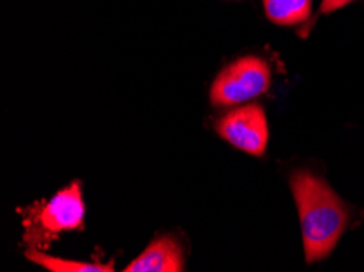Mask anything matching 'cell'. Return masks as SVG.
I'll use <instances>...</instances> for the list:
<instances>
[{"label": "cell", "mask_w": 364, "mask_h": 272, "mask_svg": "<svg viewBox=\"0 0 364 272\" xmlns=\"http://www.w3.org/2000/svg\"><path fill=\"white\" fill-rule=\"evenodd\" d=\"M291 191L299 212L307 264L325 259L346 230L350 214L328 183L307 170L291 176Z\"/></svg>", "instance_id": "1"}, {"label": "cell", "mask_w": 364, "mask_h": 272, "mask_svg": "<svg viewBox=\"0 0 364 272\" xmlns=\"http://www.w3.org/2000/svg\"><path fill=\"white\" fill-rule=\"evenodd\" d=\"M269 82L272 70L267 60L257 55H245L219 72L209 98L214 107H232L263 95Z\"/></svg>", "instance_id": "2"}, {"label": "cell", "mask_w": 364, "mask_h": 272, "mask_svg": "<svg viewBox=\"0 0 364 272\" xmlns=\"http://www.w3.org/2000/svg\"><path fill=\"white\" fill-rule=\"evenodd\" d=\"M219 136L242 152L262 157L268 146V121L260 104L232 109L218 121Z\"/></svg>", "instance_id": "3"}, {"label": "cell", "mask_w": 364, "mask_h": 272, "mask_svg": "<svg viewBox=\"0 0 364 272\" xmlns=\"http://www.w3.org/2000/svg\"><path fill=\"white\" fill-rule=\"evenodd\" d=\"M85 204L79 183L60 190L41 207L35 219V240L48 241L60 232L79 229L84 222Z\"/></svg>", "instance_id": "4"}, {"label": "cell", "mask_w": 364, "mask_h": 272, "mask_svg": "<svg viewBox=\"0 0 364 272\" xmlns=\"http://www.w3.org/2000/svg\"><path fill=\"white\" fill-rule=\"evenodd\" d=\"M126 272H180L183 271V251L173 236L154 240L134 261L126 266Z\"/></svg>", "instance_id": "5"}, {"label": "cell", "mask_w": 364, "mask_h": 272, "mask_svg": "<svg viewBox=\"0 0 364 272\" xmlns=\"http://www.w3.org/2000/svg\"><path fill=\"white\" fill-rule=\"evenodd\" d=\"M263 7L273 23L292 26L311 16L312 0H263Z\"/></svg>", "instance_id": "6"}, {"label": "cell", "mask_w": 364, "mask_h": 272, "mask_svg": "<svg viewBox=\"0 0 364 272\" xmlns=\"http://www.w3.org/2000/svg\"><path fill=\"white\" fill-rule=\"evenodd\" d=\"M26 258L35 264H40L51 272H112L114 271V263L109 261L107 264L100 263H82V261L60 259L56 256H49L46 253H41L40 249L31 248L26 251Z\"/></svg>", "instance_id": "7"}, {"label": "cell", "mask_w": 364, "mask_h": 272, "mask_svg": "<svg viewBox=\"0 0 364 272\" xmlns=\"http://www.w3.org/2000/svg\"><path fill=\"white\" fill-rule=\"evenodd\" d=\"M355 0H322L321 5V13H332L335 10L343 9L345 5H348Z\"/></svg>", "instance_id": "8"}]
</instances>
